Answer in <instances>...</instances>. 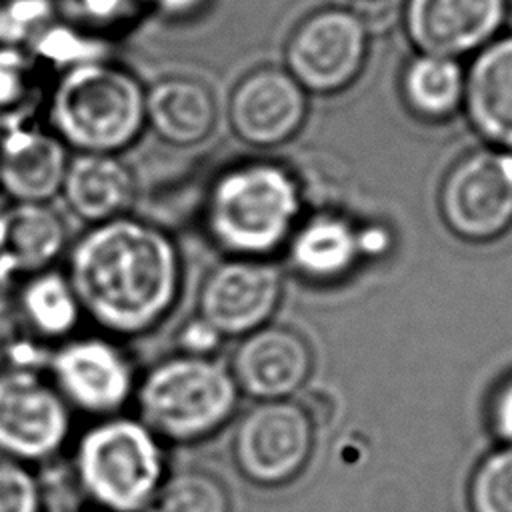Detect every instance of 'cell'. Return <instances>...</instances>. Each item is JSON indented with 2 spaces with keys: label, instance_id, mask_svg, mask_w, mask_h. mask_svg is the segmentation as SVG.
Returning <instances> with one entry per match:
<instances>
[{
  "label": "cell",
  "instance_id": "1",
  "mask_svg": "<svg viewBox=\"0 0 512 512\" xmlns=\"http://www.w3.org/2000/svg\"><path fill=\"white\" fill-rule=\"evenodd\" d=\"M66 274L84 316L110 336L134 338L174 312L184 260L164 228L128 212L88 226L70 246Z\"/></svg>",
  "mask_w": 512,
  "mask_h": 512
},
{
  "label": "cell",
  "instance_id": "2",
  "mask_svg": "<svg viewBox=\"0 0 512 512\" xmlns=\"http://www.w3.org/2000/svg\"><path fill=\"white\" fill-rule=\"evenodd\" d=\"M302 220V186L280 162L250 158L222 168L206 190V236L226 256L268 258Z\"/></svg>",
  "mask_w": 512,
  "mask_h": 512
},
{
  "label": "cell",
  "instance_id": "3",
  "mask_svg": "<svg viewBox=\"0 0 512 512\" xmlns=\"http://www.w3.org/2000/svg\"><path fill=\"white\" fill-rule=\"evenodd\" d=\"M48 126L70 152L122 154L146 128V88L102 60L64 68L48 98Z\"/></svg>",
  "mask_w": 512,
  "mask_h": 512
},
{
  "label": "cell",
  "instance_id": "4",
  "mask_svg": "<svg viewBox=\"0 0 512 512\" xmlns=\"http://www.w3.org/2000/svg\"><path fill=\"white\" fill-rule=\"evenodd\" d=\"M240 390L214 354H174L138 376L134 404L162 442L194 444L222 430L234 416Z\"/></svg>",
  "mask_w": 512,
  "mask_h": 512
},
{
  "label": "cell",
  "instance_id": "5",
  "mask_svg": "<svg viewBox=\"0 0 512 512\" xmlns=\"http://www.w3.org/2000/svg\"><path fill=\"white\" fill-rule=\"evenodd\" d=\"M72 472L98 512H148L168 476L164 442L136 416H106L76 440Z\"/></svg>",
  "mask_w": 512,
  "mask_h": 512
},
{
  "label": "cell",
  "instance_id": "6",
  "mask_svg": "<svg viewBox=\"0 0 512 512\" xmlns=\"http://www.w3.org/2000/svg\"><path fill=\"white\" fill-rule=\"evenodd\" d=\"M314 450V418L294 398L256 402L234 430L232 462L260 488H278L302 474Z\"/></svg>",
  "mask_w": 512,
  "mask_h": 512
},
{
  "label": "cell",
  "instance_id": "7",
  "mask_svg": "<svg viewBox=\"0 0 512 512\" xmlns=\"http://www.w3.org/2000/svg\"><path fill=\"white\" fill-rule=\"evenodd\" d=\"M438 206L444 224L470 242H488L512 226V150L462 156L444 176Z\"/></svg>",
  "mask_w": 512,
  "mask_h": 512
},
{
  "label": "cell",
  "instance_id": "8",
  "mask_svg": "<svg viewBox=\"0 0 512 512\" xmlns=\"http://www.w3.org/2000/svg\"><path fill=\"white\" fill-rule=\"evenodd\" d=\"M72 412L46 370H2L0 454L30 466L58 456L72 434Z\"/></svg>",
  "mask_w": 512,
  "mask_h": 512
},
{
  "label": "cell",
  "instance_id": "9",
  "mask_svg": "<svg viewBox=\"0 0 512 512\" xmlns=\"http://www.w3.org/2000/svg\"><path fill=\"white\" fill-rule=\"evenodd\" d=\"M46 374L74 412L96 418L122 414L138 384L130 356L106 336L60 342L50 352Z\"/></svg>",
  "mask_w": 512,
  "mask_h": 512
},
{
  "label": "cell",
  "instance_id": "10",
  "mask_svg": "<svg viewBox=\"0 0 512 512\" xmlns=\"http://www.w3.org/2000/svg\"><path fill=\"white\" fill-rule=\"evenodd\" d=\"M282 294V272L268 258L226 256L206 272L196 316L222 340H238L272 320Z\"/></svg>",
  "mask_w": 512,
  "mask_h": 512
},
{
  "label": "cell",
  "instance_id": "11",
  "mask_svg": "<svg viewBox=\"0 0 512 512\" xmlns=\"http://www.w3.org/2000/svg\"><path fill=\"white\" fill-rule=\"evenodd\" d=\"M366 48V28L356 14L342 8L320 10L292 32L286 70L306 92H338L360 72Z\"/></svg>",
  "mask_w": 512,
  "mask_h": 512
},
{
  "label": "cell",
  "instance_id": "12",
  "mask_svg": "<svg viewBox=\"0 0 512 512\" xmlns=\"http://www.w3.org/2000/svg\"><path fill=\"white\" fill-rule=\"evenodd\" d=\"M308 112L306 90L286 68L262 66L248 72L228 100L232 134L252 148H276L292 140Z\"/></svg>",
  "mask_w": 512,
  "mask_h": 512
},
{
  "label": "cell",
  "instance_id": "13",
  "mask_svg": "<svg viewBox=\"0 0 512 512\" xmlns=\"http://www.w3.org/2000/svg\"><path fill=\"white\" fill-rule=\"evenodd\" d=\"M314 356L306 338L282 324L266 326L238 338L230 372L240 394L264 402L294 398L312 374Z\"/></svg>",
  "mask_w": 512,
  "mask_h": 512
},
{
  "label": "cell",
  "instance_id": "14",
  "mask_svg": "<svg viewBox=\"0 0 512 512\" xmlns=\"http://www.w3.org/2000/svg\"><path fill=\"white\" fill-rule=\"evenodd\" d=\"M506 8L508 0H408L404 24L420 52L458 58L496 38Z\"/></svg>",
  "mask_w": 512,
  "mask_h": 512
},
{
  "label": "cell",
  "instance_id": "15",
  "mask_svg": "<svg viewBox=\"0 0 512 512\" xmlns=\"http://www.w3.org/2000/svg\"><path fill=\"white\" fill-rule=\"evenodd\" d=\"M72 152L48 128L16 122L0 136V194L14 204L60 196Z\"/></svg>",
  "mask_w": 512,
  "mask_h": 512
},
{
  "label": "cell",
  "instance_id": "16",
  "mask_svg": "<svg viewBox=\"0 0 512 512\" xmlns=\"http://www.w3.org/2000/svg\"><path fill=\"white\" fill-rule=\"evenodd\" d=\"M136 176L120 154L72 152L60 198L88 226L124 216L136 200Z\"/></svg>",
  "mask_w": 512,
  "mask_h": 512
},
{
  "label": "cell",
  "instance_id": "17",
  "mask_svg": "<svg viewBox=\"0 0 512 512\" xmlns=\"http://www.w3.org/2000/svg\"><path fill=\"white\" fill-rule=\"evenodd\" d=\"M462 106L492 148L512 150V34L476 52L466 70Z\"/></svg>",
  "mask_w": 512,
  "mask_h": 512
},
{
  "label": "cell",
  "instance_id": "18",
  "mask_svg": "<svg viewBox=\"0 0 512 512\" xmlns=\"http://www.w3.org/2000/svg\"><path fill=\"white\" fill-rule=\"evenodd\" d=\"M216 122V98L200 80L168 76L146 88V128L168 146H198L212 136Z\"/></svg>",
  "mask_w": 512,
  "mask_h": 512
},
{
  "label": "cell",
  "instance_id": "19",
  "mask_svg": "<svg viewBox=\"0 0 512 512\" xmlns=\"http://www.w3.org/2000/svg\"><path fill=\"white\" fill-rule=\"evenodd\" d=\"M68 242L66 218L50 202H10L0 244V282L52 268Z\"/></svg>",
  "mask_w": 512,
  "mask_h": 512
},
{
  "label": "cell",
  "instance_id": "20",
  "mask_svg": "<svg viewBox=\"0 0 512 512\" xmlns=\"http://www.w3.org/2000/svg\"><path fill=\"white\" fill-rule=\"evenodd\" d=\"M284 250L290 268L304 280L334 282L360 260V230L340 214L318 212L298 222Z\"/></svg>",
  "mask_w": 512,
  "mask_h": 512
},
{
  "label": "cell",
  "instance_id": "21",
  "mask_svg": "<svg viewBox=\"0 0 512 512\" xmlns=\"http://www.w3.org/2000/svg\"><path fill=\"white\" fill-rule=\"evenodd\" d=\"M12 296L28 330L52 348L72 338L84 316L66 270L54 266L22 276Z\"/></svg>",
  "mask_w": 512,
  "mask_h": 512
},
{
  "label": "cell",
  "instance_id": "22",
  "mask_svg": "<svg viewBox=\"0 0 512 512\" xmlns=\"http://www.w3.org/2000/svg\"><path fill=\"white\" fill-rule=\"evenodd\" d=\"M466 70L458 58L420 52L410 60L402 74V92L418 116L444 120L464 102Z\"/></svg>",
  "mask_w": 512,
  "mask_h": 512
},
{
  "label": "cell",
  "instance_id": "23",
  "mask_svg": "<svg viewBox=\"0 0 512 512\" xmlns=\"http://www.w3.org/2000/svg\"><path fill=\"white\" fill-rule=\"evenodd\" d=\"M148 512H232L224 480L202 468L168 472Z\"/></svg>",
  "mask_w": 512,
  "mask_h": 512
},
{
  "label": "cell",
  "instance_id": "24",
  "mask_svg": "<svg viewBox=\"0 0 512 512\" xmlns=\"http://www.w3.org/2000/svg\"><path fill=\"white\" fill-rule=\"evenodd\" d=\"M52 346L40 342L24 324L14 296L0 292V372L46 370Z\"/></svg>",
  "mask_w": 512,
  "mask_h": 512
},
{
  "label": "cell",
  "instance_id": "25",
  "mask_svg": "<svg viewBox=\"0 0 512 512\" xmlns=\"http://www.w3.org/2000/svg\"><path fill=\"white\" fill-rule=\"evenodd\" d=\"M470 512H512V448L484 456L468 484Z\"/></svg>",
  "mask_w": 512,
  "mask_h": 512
},
{
  "label": "cell",
  "instance_id": "26",
  "mask_svg": "<svg viewBox=\"0 0 512 512\" xmlns=\"http://www.w3.org/2000/svg\"><path fill=\"white\" fill-rule=\"evenodd\" d=\"M32 68L24 54L12 46H0V128L22 122L32 96Z\"/></svg>",
  "mask_w": 512,
  "mask_h": 512
},
{
  "label": "cell",
  "instance_id": "27",
  "mask_svg": "<svg viewBox=\"0 0 512 512\" xmlns=\"http://www.w3.org/2000/svg\"><path fill=\"white\" fill-rule=\"evenodd\" d=\"M46 490L30 464L0 454V512H44Z\"/></svg>",
  "mask_w": 512,
  "mask_h": 512
},
{
  "label": "cell",
  "instance_id": "28",
  "mask_svg": "<svg viewBox=\"0 0 512 512\" xmlns=\"http://www.w3.org/2000/svg\"><path fill=\"white\" fill-rule=\"evenodd\" d=\"M50 0H0V46L16 48L50 18Z\"/></svg>",
  "mask_w": 512,
  "mask_h": 512
},
{
  "label": "cell",
  "instance_id": "29",
  "mask_svg": "<svg viewBox=\"0 0 512 512\" xmlns=\"http://www.w3.org/2000/svg\"><path fill=\"white\" fill-rule=\"evenodd\" d=\"M488 422L502 446L512 448V374L506 376L490 394Z\"/></svg>",
  "mask_w": 512,
  "mask_h": 512
},
{
  "label": "cell",
  "instance_id": "30",
  "mask_svg": "<svg viewBox=\"0 0 512 512\" xmlns=\"http://www.w3.org/2000/svg\"><path fill=\"white\" fill-rule=\"evenodd\" d=\"M80 12L94 24H118L138 6V0H76Z\"/></svg>",
  "mask_w": 512,
  "mask_h": 512
},
{
  "label": "cell",
  "instance_id": "31",
  "mask_svg": "<svg viewBox=\"0 0 512 512\" xmlns=\"http://www.w3.org/2000/svg\"><path fill=\"white\" fill-rule=\"evenodd\" d=\"M182 342H184L182 352L210 356L214 352V348L222 342V338L196 316V320L186 326Z\"/></svg>",
  "mask_w": 512,
  "mask_h": 512
},
{
  "label": "cell",
  "instance_id": "32",
  "mask_svg": "<svg viewBox=\"0 0 512 512\" xmlns=\"http://www.w3.org/2000/svg\"><path fill=\"white\" fill-rule=\"evenodd\" d=\"M360 246H362V256L384 252L388 248L386 232L382 228H368L360 232Z\"/></svg>",
  "mask_w": 512,
  "mask_h": 512
},
{
  "label": "cell",
  "instance_id": "33",
  "mask_svg": "<svg viewBox=\"0 0 512 512\" xmlns=\"http://www.w3.org/2000/svg\"><path fill=\"white\" fill-rule=\"evenodd\" d=\"M208 0H156V4L168 14H188L204 6Z\"/></svg>",
  "mask_w": 512,
  "mask_h": 512
},
{
  "label": "cell",
  "instance_id": "34",
  "mask_svg": "<svg viewBox=\"0 0 512 512\" xmlns=\"http://www.w3.org/2000/svg\"><path fill=\"white\" fill-rule=\"evenodd\" d=\"M44 512H90V510H84V508L68 504V502H48L46 500ZM94 512H98V510H94Z\"/></svg>",
  "mask_w": 512,
  "mask_h": 512
},
{
  "label": "cell",
  "instance_id": "35",
  "mask_svg": "<svg viewBox=\"0 0 512 512\" xmlns=\"http://www.w3.org/2000/svg\"><path fill=\"white\" fill-rule=\"evenodd\" d=\"M8 210H10V200H6V198L0 194V244H2V238H4V230H6Z\"/></svg>",
  "mask_w": 512,
  "mask_h": 512
}]
</instances>
